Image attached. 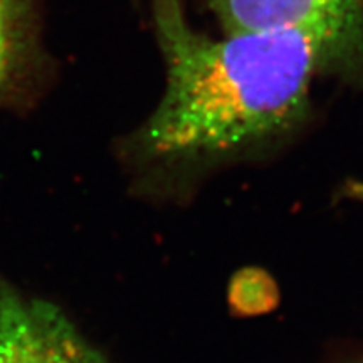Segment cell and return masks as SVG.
<instances>
[{
    "label": "cell",
    "instance_id": "cell-3",
    "mask_svg": "<svg viewBox=\"0 0 363 363\" xmlns=\"http://www.w3.org/2000/svg\"><path fill=\"white\" fill-rule=\"evenodd\" d=\"M224 34L299 30L320 35L363 74V0H208Z\"/></svg>",
    "mask_w": 363,
    "mask_h": 363
},
{
    "label": "cell",
    "instance_id": "cell-7",
    "mask_svg": "<svg viewBox=\"0 0 363 363\" xmlns=\"http://www.w3.org/2000/svg\"><path fill=\"white\" fill-rule=\"evenodd\" d=\"M352 363H363V350L358 353V355L355 357V360H353Z\"/></svg>",
    "mask_w": 363,
    "mask_h": 363
},
{
    "label": "cell",
    "instance_id": "cell-6",
    "mask_svg": "<svg viewBox=\"0 0 363 363\" xmlns=\"http://www.w3.org/2000/svg\"><path fill=\"white\" fill-rule=\"evenodd\" d=\"M345 201H350L363 206V179H348L340 189Z\"/></svg>",
    "mask_w": 363,
    "mask_h": 363
},
{
    "label": "cell",
    "instance_id": "cell-5",
    "mask_svg": "<svg viewBox=\"0 0 363 363\" xmlns=\"http://www.w3.org/2000/svg\"><path fill=\"white\" fill-rule=\"evenodd\" d=\"M279 294L276 283L266 271L247 267L239 271L230 281L229 305L230 310L242 316L262 315L271 311L278 303Z\"/></svg>",
    "mask_w": 363,
    "mask_h": 363
},
{
    "label": "cell",
    "instance_id": "cell-4",
    "mask_svg": "<svg viewBox=\"0 0 363 363\" xmlns=\"http://www.w3.org/2000/svg\"><path fill=\"white\" fill-rule=\"evenodd\" d=\"M51 71L44 48L43 0H0V110L33 106Z\"/></svg>",
    "mask_w": 363,
    "mask_h": 363
},
{
    "label": "cell",
    "instance_id": "cell-2",
    "mask_svg": "<svg viewBox=\"0 0 363 363\" xmlns=\"http://www.w3.org/2000/svg\"><path fill=\"white\" fill-rule=\"evenodd\" d=\"M0 363H113L48 299L21 291L0 272Z\"/></svg>",
    "mask_w": 363,
    "mask_h": 363
},
{
    "label": "cell",
    "instance_id": "cell-1",
    "mask_svg": "<svg viewBox=\"0 0 363 363\" xmlns=\"http://www.w3.org/2000/svg\"><path fill=\"white\" fill-rule=\"evenodd\" d=\"M165 62L163 96L116 145L136 197L187 202L208 174L293 135L310 115L318 76H362L338 45L299 30L211 38L187 21L182 0H153Z\"/></svg>",
    "mask_w": 363,
    "mask_h": 363
}]
</instances>
